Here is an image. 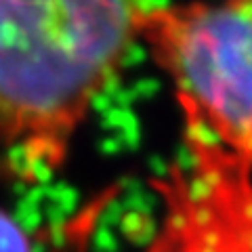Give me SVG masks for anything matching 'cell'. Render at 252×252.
I'll return each instance as SVG.
<instances>
[{"label":"cell","mask_w":252,"mask_h":252,"mask_svg":"<svg viewBox=\"0 0 252 252\" xmlns=\"http://www.w3.org/2000/svg\"><path fill=\"white\" fill-rule=\"evenodd\" d=\"M139 42L172 84L181 120L252 166V0L152 4Z\"/></svg>","instance_id":"cell-2"},{"label":"cell","mask_w":252,"mask_h":252,"mask_svg":"<svg viewBox=\"0 0 252 252\" xmlns=\"http://www.w3.org/2000/svg\"><path fill=\"white\" fill-rule=\"evenodd\" d=\"M183 122V156L152 179L154 231L141 252H252V166Z\"/></svg>","instance_id":"cell-3"},{"label":"cell","mask_w":252,"mask_h":252,"mask_svg":"<svg viewBox=\"0 0 252 252\" xmlns=\"http://www.w3.org/2000/svg\"><path fill=\"white\" fill-rule=\"evenodd\" d=\"M0 252H36L32 235L4 208H0Z\"/></svg>","instance_id":"cell-4"},{"label":"cell","mask_w":252,"mask_h":252,"mask_svg":"<svg viewBox=\"0 0 252 252\" xmlns=\"http://www.w3.org/2000/svg\"><path fill=\"white\" fill-rule=\"evenodd\" d=\"M149 0H0V175L40 187L67 166L139 42Z\"/></svg>","instance_id":"cell-1"}]
</instances>
